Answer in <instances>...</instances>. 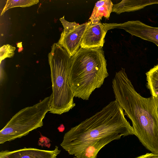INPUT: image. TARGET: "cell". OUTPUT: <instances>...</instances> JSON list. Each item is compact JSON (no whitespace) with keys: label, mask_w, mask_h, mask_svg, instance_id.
I'll use <instances>...</instances> for the list:
<instances>
[{"label":"cell","mask_w":158,"mask_h":158,"mask_svg":"<svg viewBox=\"0 0 158 158\" xmlns=\"http://www.w3.org/2000/svg\"><path fill=\"white\" fill-rule=\"evenodd\" d=\"M91 23L90 21L79 25L66 33H61L57 43L66 50L70 57L73 56L80 48L83 36Z\"/></svg>","instance_id":"52a82bcc"},{"label":"cell","mask_w":158,"mask_h":158,"mask_svg":"<svg viewBox=\"0 0 158 158\" xmlns=\"http://www.w3.org/2000/svg\"><path fill=\"white\" fill-rule=\"evenodd\" d=\"M69 81L74 97L88 100L109 76L102 48H80L71 57Z\"/></svg>","instance_id":"3957f363"},{"label":"cell","mask_w":158,"mask_h":158,"mask_svg":"<svg viewBox=\"0 0 158 158\" xmlns=\"http://www.w3.org/2000/svg\"><path fill=\"white\" fill-rule=\"evenodd\" d=\"M64 17V16L60 19V20L64 27V29L63 31L64 33H66L69 32L80 25L75 22H68L65 20Z\"/></svg>","instance_id":"9a60e30c"},{"label":"cell","mask_w":158,"mask_h":158,"mask_svg":"<svg viewBox=\"0 0 158 158\" xmlns=\"http://www.w3.org/2000/svg\"><path fill=\"white\" fill-rule=\"evenodd\" d=\"M58 129L59 131L63 132L64 130V126L62 124L58 127Z\"/></svg>","instance_id":"ac0fdd59"},{"label":"cell","mask_w":158,"mask_h":158,"mask_svg":"<svg viewBox=\"0 0 158 158\" xmlns=\"http://www.w3.org/2000/svg\"><path fill=\"white\" fill-rule=\"evenodd\" d=\"M112 87L115 100L132 122L133 135L147 149L158 154V97L141 96L123 68L116 73Z\"/></svg>","instance_id":"7a4b0ae2"},{"label":"cell","mask_w":158,"mask_h":158,"mask_svg":"<svg viewBox=\"0 0 158 158\" xmlns=\"http://www.w3.org/2000/svg\"><path fill=\"white\" fill-rule=\"evenodd\" d=\"M114 4L110 0H102L97 1L95 4L93 12L89 20L91 23H96L99 21L104 17L108 19Z\"/></svg>","instance_id":"8fae6325"},{"label":"cell","mask_w":158,"mask_h":158,"mask_svg":"<svg viewBox=\"0 0 158 158\" xmlns=\"http://www.w3.org/2000/svg\"><path fill=\"white\" fill-rule=\"evenodd\" d=\"M135 158H158V154L147 153Z\"/></svg>","instance_id":"e0dca14e"},{"label":"cell","mask_w":158,"mask_h":158,"mask_svg":"<svg viewBox=\"0 0 158 158\" xmlns=\"http://www.w3.org/2000/svg\"><path fill=\"white\" fill-rule=\"evenodd\" d=\"M38 144L42 147L46 146L49 148L50 146V140L48 138L41 135L39 140Z\"/></svg>","instance_id":"2e32d148"},{"label":"cell","mask_w":158,"mask_h":158,"mask_svg":"<svg viewBox=\"0 0 158 158\" xmlns=\"http://www.w3.org/2000/svg\"><path fill=\"white\" fill-rule=\"evenodd\" d=\"M15 48L9 44H6L1 47L0 48V60H2L6 58L13 57L15 54Z\"/></svg>","instance_id":"5bb4252c"},{"label":"cell","mask_w":158,"mask_h":158,"mask_svg":"<svg viewBox=\"0 0 158 158\" xmlns=\"http://www.w3.org/2000/svg\"><path fill=\"white\" fill-rule=\"evenodd\" d=\"M39 2L38 0H8L2 10L1 15L11 8L16 7H25L30 6L38 3Z\"/></svg>","instance_id":"4fadbf2b"},{"label":"cell","mask_w":158,"mask_h":158,"mask_svg":"<svg viewBox=\"0 0 158 158\" xmlns=\"http://www.w3.org/2000/svg\"><path fill=\"white\" fill-rule=\"evenodd\" d=\"M48 59L52 90L49 112L61 114L69 111L76 105L69 81L72 58L57 43L52 46Z\"/></svg>","instance_id":"277c9868"},{"label":"cell","mask_w":158,"mask_h":158,"mask_svg":"<svg viewBox=\"0 0 158 158\" xmlns=\"http://www.w3.org/2000/svg\"><path fill=\"white\" fill-rule=\"evenodd\" d=\"M107 31L101 21L91 22L83 36L80 47L83 49L102 48Z\"/></svg>","instance_id":"ba28073f"},{"label":"cell","mask_w":158,"mask_h":158,"mask_svg":"<svg viewBox=\"0 0 158 158\" xmlns=\"http://www.w3.org/2000/svg\"><path fill=\"white\" fill-rule=\"evenodd\" d=\"M60 151L57 146L53 150L25 147L12 151L2 150L0 158H56Z\"/></svg>","instance_id":"9c48e42d"},{"label":"cell","mask_w":158,"mask_h":158,"mask_svg":"<svg viewBox=\"0 0 158 158\" xmlns=\"http://www.w3.org/2000/svg\"><path fill=\"white\" fill-rule=\"evenodd\" d=\"M132 135V127L115 100L71 128L65 134L60 146L69 154L75 156L87 148L100 150L114 140Z\"/></svg>","instance_id":"6da1fadb"},{"label":"cell","mask_w":158,"mask_h":158,"mask_svg":"<svg viewBox=\"0 0 158 158\" xmlns=\"http://www.w3.org/2000/svg\"><path fill=\"white\" fill-rule=\"evenodd\" d=\"M154 4H158V0H123L114 5L112 12L120 14L124 12H129L142 9L145 6Z\"/></svg>","instance_id":"30bf717a"},{"label":"cell","mask_w":158,"mask_h":158,"mask_svg":"<svg viewBox=\"0 0 158 158\" xmlns=\"http://www.w3.org/2000/svg\"><path fill=\"white\" fill-rule=\"evenodd\" d=\"M146 74L147 87L152 96L158 97V64L151 69Z\"/></svg>","instance_id":"7c38bea8"},{"label":"cell","mask_w":158,"mask_h":158,"mask_svg":"<svg viewBox=\"0 0 158 158\" xmlns=\"http://www.w3.org/2000/svg\"><path fill=\"white\" fill-rule=\"evenodd\" d=\"M52 95L33 106L25 107L14 115L0 131V143L20 138L41 127L43 119L50 110Z\"/></svg>","instance_id":"5b68a950"},{"label":"cell","mask_w":158,"mask_h":158,"mask_svg":"<svg viewBox=\"0 0 158 158\" xmlns=\"http://www.w3.org/2000/svg\"><path fill=\"white\" fill-rule=\"evenodd\" d=\"M107 31L114 28L124 30L132 35L154 43L158 47V27L146 24L140 21L133 20L123 23H103Z\"/></svg>","instance_id":"8992f818"}]
</instances>
